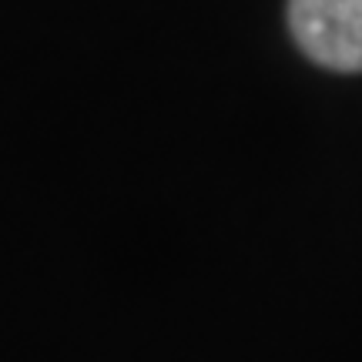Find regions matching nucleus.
<instances>
[{"label": "nucleus", "mask_w": 362, "mask_h": 362, "mask_svg": "<svg viewBox=\"0 0 362 362\" xmlns=\"http://www.w3.org/2000/svg\"><path fill=\"white\" fill-rule=\"evenodd\" d=\"M298 47L332 71H362V0H288Z\"/></svg>", "instance_id": "obj_1"}]
</instances>
